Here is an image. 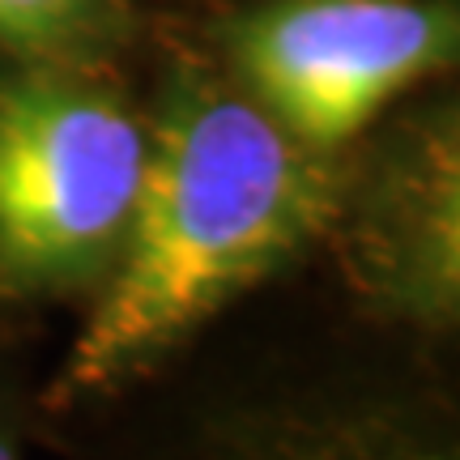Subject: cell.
<instances>
[{
	"label": "cell",
	"mask_w": 460,
	"mask_h": 460,
	"mask_svg": "<svg viewBox=\"0 0 460 460\" xmlns=\"http://www.w3.org/2000/svg\"><path fill=\"white\" fill-rule=\"evenodd\" d=\"M132 34V0H0V60L111 65Z\"/></svg>",
	"instance_id": "8992f818"
},
{
	"label": "cell",
	"mask_w": 460,
	"mask_h": 460,
	"mask_svg": "<svg viewBox=\"0 0 460 460\" xmlns=\"http://www.w3.org/2000/svg\"><path fill=\"white\" fill-rule=\"evenodd\" d=\"M345 175V158L290 137L226 68L175 51L146 111L124 252L39 405L65 418L154 379L217 312L329 239Z\"/></svg>",
	"instance_id": "6da1fadb"
},
{
	"label": "cell",
	"mask_w": 460,
	"mask_h": 460,
	"mask_svg": "<svg viewBox=\"0 0 460 460\" xmlns=\"http://www.w3.org/2000/svg\"><path fill=\"white\" fill-rule=\"evenodd\" d=\"M329 239L371 320L460 332V94L405 115L349 166Z\"/></svg>",
	"instance_id": "277c9868"
},
{
	"label": "cell",
	"mask_w": 460,
	"mask_h": 460,
	"mask_svg": "<svg viewBox=\"0 0 460 460\" xmlns=\"http://www.w3.org/2000/svg\"><path fill=\"white\" fill-rule=\"evenodd\" d=\"M141 460H460V371H332L226 396Z\"/></svg>",
	"instance_id": "5b68a950"
},
{
	"label": "cell",
	"mask_w": 460,
	"mask_h": 460,
	"mask_svg": "<svg viewBox=\"0 0 460 460\" xmlns=\"http://www.w3.org/2000/svg\"><path fill=\"white\" fill-rule=\"evenodd\" d=\"M217 43L281 128L345 158L388 102L460 68V0H261L226 17Z\"/></svg>",
	"instance_id": "3957f363"
},
{
	"label": "cell",
	"mask_w": 460,
	"mask_h": 460,
	"mask_svg": "<svg viewBox=\"0 0 460 460\" xmlns=\"http://www.w3.org/2000/svg\"><path fill=\"white\" fill-rule=\"evenodd\" d=\"M26 396L22 384L0 367V460H26Z\"/></svg>",
	"instance_id": "52a82bcc"
},
{
	"label": "cell",
	"mask_w": 460,
	"mask_h": 460,
	"mask_svg": "<svg viewBox=\"0 0 460 460\" xmlns=\"http://www.w3.org/2000/svg\"><path fill=\"white\" fill-rule=\"evenodd\" d=\"M146 111L111 65L0 60V307L90 303L124 252Z\"/></svg>",
	"instance_id": "7a4b0ae2"
}]
</instances>
